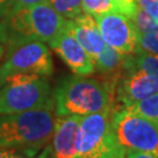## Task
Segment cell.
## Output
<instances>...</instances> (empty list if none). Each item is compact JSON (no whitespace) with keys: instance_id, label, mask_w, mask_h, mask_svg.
Returning a JSON list of instances; mask_svg holds the SVG:
<instances>
[{"instance_id":"obj_9","label":"cell","mask_w":158,"mask_h":158,"mask_svg":"<svg viewBox=\"0 0 158 158\" xmlns=\"http://www.w3.org/2000/svg\"><path fill=\"white\" fill-rule=\"evenodd\" d=\"M157 91V77H155L153 75L141 68L132 66V57H131L130 66L123 72L116 87L115 91L116 110L130 107Z\"/></svg>"},{"instance_id":"obj_11","label":"cell","mask_w":158,"mask_h":158,"mask_svg":"<svg viewBox=\"0 0 158 158\" xmlns=\"http://www.w3.org/2000/svg\"><path fill=\"white\" fill-rule=\"evenodd\" d=\"M82 116H55L52 136V152L54 158H77V134Z\"/></svg>"},{"instance_id":"obj_16","label":"cell","mask_w":158,"mask_h":158,"mask_svg":"<svg viewBox=\"0 0 158 158\" xmlns=\"http://www.w3.org/2000/svg\"><path fill=\"white\" fill-rule=\"evenodd\" d=\"M132 23L135 25L138 33H150V32H158V20L150 17L147 12H144L136 5L132 14L130 15Z\"/></svg>"},{"instance_id":"obj_14","label":"cell","mask_w":158,"mask_h":158,"mask_svg":"<svg viewBox=\"0 0 158 158\" xmlns=\"http://www.w3.org/2000/svg\"><path fill=\"white\" fill-rule=\"evenodd\" d=\"M81 6L82 13L89 14L94 18L111 12L122 13V8L116 0H82Z\"/></svg>"},{"instance_id":"obj_22","label":"cell","mask_w":158,"mask_h":158,"mask_svg":"<svg viewBox=\"0 0 158 158\" xmlns=\"http://www.w3.org/2000/svg\"><path fill=\"white\" fill-rule=\"evenodd\" d=\"M45 0H12V10L11 11H17L20 8H26L31 7L40 2H44Z\"/></svg>"},{"instance_id":"obj_26","label":"cell","mask_w":158,"mask_h":158,"mask_svg":"<svg viewBox=\"0 0 158 158\" xmlns=\"http://www.w3.org/2000/svg\"><path fill=\"white\" fill-rule=\"evenodd\" d=\"M12 150L10 149H5V148L0 147V158H10Z\"/></svg>"},{"instance_id":"obj_4","label":"cell","mask_w":158,"mask_h":158,"mask_svg":"<svg viewBox=\"0 0 158 158\" xmlns=\"http://www.w3.org/2000/svg\"><path fill=\"white\" fill-rule=\"evenodd\" d=\"M40 108H55L54 91L47 76L11 74L0 80V115Z\"/></svg>"},{"instance_id":"obj_18","label":"cell","mask_w":158,"mask_h":158,"mask_svg":"<svg viewBox=\"0 0 158 158\" xmlns=\"http://www.w3.org/2000/svg\"><path fill=\"white\" fill-rule=\"evenodd\" d=\"M132 66L138 67L158 79V55L138 52L132 55Z\"/></svg>"},{"instance_id":"obj_25","label":"cell","mask_w":158,"mask_h":158,"mask_svg":"<svg viewBox=\"0 0 158 158\" xmlns=\"http://www.w3.org/2000/svg\"><path fill=\"white\" fill-rule=\"evenodd\" d=\"M125 158H158L157 155L149 152H139V151H127Z\"/></svg>"},{"instance_id":"obj_19","label":"cell","mask_w":158,"mask_h":158,"mask_svg":"<svg viewBox=\"0 0 158 158\" xmlns=\"http://www.w3.org/2000/svg\"><path fill=\"white\" fill-rule=\"evenodd\" d=\"M138 52L158 55V32L138 33Z\"/></svg>"},{"instance_id":"obj_1","label":"cell","mask_w":158,"mask_h":158,"mask_svg":"<svg viewBox=\"0 0 158 158\" xmlns=\"http://www.w3.org/2000/svg\"><path fill=\"white\" fill-rule=\"evenodd\" d=\"M54 123L55 108L0 115V147L36 155L51 144Z\"/></svg>"},{"instance_id":"obj_3","label":"cell","mask_w":158,"mask_h":158,"mask_svg":"<svg viewBox=\"0 0 158 158\" xmlns=\"http://www.w3.org/2000/svg\"><path fill=\"white\" fill-rule=\"evenodd\" d=\"M55 116H87L116 111L115 97L101 80L73 75L63 77L54 90Z\"/></svg>"},{"instance_id":"obj_23","label":"cell","mask_w":158,"mask_h":158,"mask_svg":"<svg viewBox=\"0 0 158 158\" xmlns=\"http://www.w3.org/2000/svg\"><path fill=\"white\" fill-rule=\"evenodd\" d=\"M122 8V13L129 18L136 7V0H116Z\"/></svg>"},{"instance_id":"obj_21","label":"cell","mask_w":158,"mask_h":158,"mask_svg":"<svg viewBox=\"0 0 158 158\" xmlns=\"http://www.w3.org/2000/svg\"><path fill=\"white\" fill-rule=\"evenodd\" d=\"M10 158H54L53 152H52V147L51 144H48L46 148H44L39 153L36 155H28V153H21L13 151L12 150Z\"/></svg>"},{"instance_id":"obj_17","label":"cell","mask_w":158,"mask_h":158,"mask_svg":"<svg viewBox=\"0 0 158 158\" xmlns=\"http://www.w3.org/2000/svg\"><path fill=\"white\" fill-rule=\"evenodd\" d=\"M64 19H74L82 13V0H45Z\"/></svg>"},{"instance_id":"obj_13","label":"cell","mask_w":158,"mask_h":158,"mask_svg":"<svg viewBox=\"0 0 158 158\" xmlns=\"http://www.w3.org/2000/svg\"><path fill=\"white\" fill-rule=\"evenodd\" d=\"M131 55H123L107 45L101 54L94 59L95 70H97L101 76L123 74L129 64Z\"/></svg>"},{"instance_id":"obj_24","label":"cell","mask_w":158,"mask_h":158,"mask_svg":"<svg viewBox=\"0 0 158 158\" xmlns=\"http://www.w3.org/2000/svg\"><path fill=\"white\" fill-rule=\"evenodd\" d=\"M12 0H0V21L11 12Z\"/></svg>"},{"instance_id":"obj_15","label":"cell","mask_w":158,"mask_h":158,"mask_svg":"<svg viewBox=\"0 0 158 158\" xmlns=\"http://www.w3.org/2000/svg\"><path fill=\"white\" fill-rule=\"evenodd\" d=\"M125 109L139 115L142 117L158 122V91Z\"/></svg>"},{"instance_id":"obj_2","label":"cell","mask_w":158,"mask_h":158,"mask_svg":"<svg viewBox=\"0 0 158 158\" xmlns=\"http://www.w3.org/2000/svg\"><path fill=\"white\" fill-rule=\"evenodd\" d=\"M67 19L48 2L11 11L0 21V40L4 46L36 40L51 45L66 29Z\"/></svg>"},{"instance_id":"obj_7","label":"cell","mask_w":158,"mask_h":158,"mask_svg":"<svg viewBox=\"0 0 158 158\" xmlns=\"http://www.w3.org/2000/svg\"><path fill=\"white\" fill-rule=\"evenodd\" d=\"M54 64L45 42L31 40L7 46V53L0 64V80L11 74H38L51 76Z\"/></svg>"},{"instance_id":"obj_10","label":"cell","mask_w":158,"mask_h":158,"mask_svg":"<svg viewBox=\"0 0 158 158\" xmlns=\"http://www.w3.org/2000/svg\"><path fill=\"white\" fill-rule=\"evenodd\" d=\"M49 46L74 74L89 76L95 73V63L93 57L67 28Z\"/></svg>"},{"instance_id":"obj_5","label":"cell","mask_w":158,"mask_h":158,"mask_svg":"<svg viewBox=\"0 0 158 158\" xmlns=\"http://www.w3.org/2000/svg\"><path fill=\"white\" fill-rule=\"evenodd\" d=\"M111 111L82 116L77 134V158H125L111 125Z\"/></svg>"},{"instance_id":"obj_12","label":"cell","mask_w":158,"mask_h":158,"mask_svg":"<svg viewBox=\"0 0 158 158\" xmlns=\"http://www.w3.org/2000/svg\"><path fill=\"white\" fill-rule=\"evenodd\" d=\"M66 28L73 34L93 60L98 56L107 46L102 38L96 19L89 14L81 13L74 19L67 20Z\"/></svg>"},{"instance_id":"obj_20","label":"cell","mask_w":158,"mask_h":158,"mask_svg":"<svg viewBox=\"0 0 158 158\" xmlns=\"http://www.w3.org/2000/svg\"><path fill=\"white\" fill-rule=\"evenodd\" d=\"M136 5L150 17L158 20V0H136Z\"/></svg>"},{"instance_id":"obj_27","label":"cell","mask_w":158,"mask_h":158,"mask_svg":"<svg viewBox=\"0 0 158 158\" xmlns=\"http://www.w3.org/2000/svg\"><path fill=\"white\" fill-rule=\"evenodd\" d=\"M4 47H5V46H4V44H2L1 40H0V59L2 57V54H4Z\"/></svg>"},{"instance_id":"obj_8","label":"cell","mask_w":158,"mask_h":158,"mask_svg":"<svg viewBox=\"0 0 158 158\" xmlns=\"http://www.w3.org/2000/svg\"><path fill=\"white\" fill-rule=\"evenodd\" d=\"M95 19L106 45L123 55L138 52V32L130 18L118 12H111Z\"/></svg>"},{"instance_id":"obj_6","label":"cell","mask_w":158,"mask_h":158,"mask_svg":"<svg viewBox=\"0 0 158 158\" xmlns=\"http://www.w3.org/2000/svg\"><path fill=\"white\" fill-rule=\"evenodd\" d=\"M111 125L118 142L127 151L158 156V122L122 108L113 113Z\"/></svg>"}]
</instances>
